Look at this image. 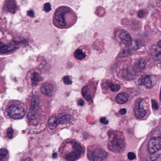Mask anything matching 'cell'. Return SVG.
<instances>
[{"label":"cell","mask_w":161,"mask_h":161,"mask_svg":"<svg viewBox=\"0 0 161 161\" xmlns=\"http://www.w3.org/2000/svg\"><path fill=\"white\" fill-rule=\"evenodd\" d=\"M77 14L73 10L66 6L59 7L53 14V25L59 29H67L72 26L77 22Z\"/></svg>","instance_id":"6da1fadb"},{"label":"cell","mask_w":161,"mask_h":161,"mask_svg":"<svg viewBox=\"0 0 161 161\" xmlns=\"http://www.w3.org/2000/svg\"><path fill=\"white\" fill-rule=\"evenodd\" d=\"M4 112L9 118L12 119H22L26 113L25 105L19 100H10L5 105Z\"/></svg>","instance_id":"7a4b0ae2"},{"label":"cell","mask_w":161,"mask_h":161,"mask_svg":"<svg viewBox=\"0 0 161 161\" xmlns=\"http://www.w3.org/2000/svg\"><path fill=\"white\" fill-rule=\"evenodd\" d=\"M42 103L41 98L38 96L34 95L31 98L29 112L27 114V119L30 122H35L42 113Z\"/></svg>","instance_id":"3957f363"},{"label":"cell","mask_w":161,"mask_h":161,"mask_svg":"<svg viewBox=\"0 0 161 161\" xmlns=\"http://www.w3.org/2000/svg\"><path fill=\"white\" fill-rule=\"evenodd\" d=\"M72 119V116L69 114H61L59 116H52L49 119V127L51 130L55 129L60 124L69 123Z\"/></svg>","instance_id":"277c9868"},{"label":"cell","mask_w":161,"mask_h":161,"mask_svg":"<svg viewBox=\"0 0 161 161\" xmlns=\"http://www.w3.org/2000/svg\"><path fill=\"white\" fill-rule=\"evenodd\" d=\"M20 42L16 40L6 42L0 39V54H10L20 47Z\"/></svg>","instance_id":"5b68a950"},{"label":"cell","mask_w":161,"mask_h":161,"mask_svg":"<svg viewBox=\"0 0 161 161\" xmlns=\"http://www.w3.org/2000/svg\"><path fill=\"white\" fill-rule=\"evenodd\" d=\"M109 148L111 151L120 152L124 149L125 147V142L124 139L119 135L111 136Z\"/></svg>","instance_id":"8992f818"},{"label":"cell","mask_w":161,"mask_h":161,"mask_svg":"<svg viewBox=\"0 0 161 161\" xmlns=\"http://www.w3.org/2000/svg\"><path fill=\"white\" fill-rule=\"evenodd\" d=\"M18 9V7L16 0H5L2 8L4 13L10 14H15Z\"/></svg>","instance_id":"52a82bcc"},{"label":"cell","mask_w":161,"mask_h":161,"mask_svg":"<svg viewBox=\"0 0 161 161\" xmlns=\"http://www.w3.org/2000/svg\"><path fill=\"white\" fill-rule=\"evenodd\" d=\"M161 139L160 137H155L152 138L148 145L149 152L152 154L161 149Z\"/></svg>","instance_id":"ba28073f"},{"label":"cell","mask_w":161,"mask_h":161,"mask_svg":"<svg viewBox=\"0 0 161 161\" xmlns=\"http://www.w3.org/2000/svg\"><path fill=\"white\" fill-rule=\"evenodd\" d=\"M82 148L78 144L75 143L74 145V150L66 155L67 161H75L81 156L82 154Z\"/></svg>","instance_id":"9c48e42d"},{"label":"cell","mask_w":161,"mask_h":161,"mask_svg":"<svg viewBox=\"0 0 161 161\" xmlns=\"http://www.w3.org/2000/svg\"><path fill=\"white\" fill-rule=\"evenodd\" d=\"M88 155L90 158L94 161H102L106 157V152L101 149H97L93 152L88 153Z\"/></svg>","instance_id":"30bf717a"},{"label":"cell","mask_w":161,"mask_h":161,"mask_svg":"<svg viewBox=\"0 0 161 161\" xmlns=\"http://www.w3.org/2000/svg\"><path fill=\"white\" fill-rule=\"evenodd\" d=\"M118 36L120 42L126 46H129L132 43V38L130 34L124 30L118 31Z\"/></svg>","instance_id":"8fae6325"},{"label":"cell","mask_w":161,"mask_h":161,"mask_svg":"<svg viewBox=\"0 0 161 161\" xmlns=\"http://www.w3.org/2000/svg\"><path fill=\"white\" fill-rule=\"evenodd\" d=\"M142 100L141 98H139L136 100L135 103V107H134V113L135 116L138 118H142L145 117L146 114V111L144 108H141L140 105Z\"/></svg>","instance_id":"7c38bea8"},{"label":"cell","mask_w":161,"mask_h":161,"mask_svg":"<svg viewBox=\"0 0 161 161\" xmlns=\"http://www.w3.org/2000/svg\"><path fill=\"white\" fill-rule=\"evenodd\" d=\"M53 87L52 84L50 82H45L42 85L40 88L41 92L43 95L46 96H51L53 93Z\"/></svg>","instance_id":"4fadbf2b"},{"label":"cell","mask_w":161,"mask_h":161,"mask_svg":"<svg viewBox=\"0 0 161 161\" xmlns=\"http://www.w3.org/2000/svg\"><path fill=\"white\" fill-rule=\"evenodd\" d=\"M139 82L140 84L144 85L148 88H151L154 85L151 78L149 76H146L141 78L139 81Z\"/></svg>","instance_id":"5bb4252c"},{"label":"cell","mask_w":161,"mask_h":161,"mask_svg":"<svg viewBox=\"0 0 161 161\" xmlns=\"http://www.w3.org/2000/svg\"><path fill=\"white\" fill-rule=\"evenodd\" d=\"M161 48L158 45H154L151 49V54L153 59L156 60H160L161 58Z\"/></svg>","instance_id":"9a60e30c"},{"label":"cell","mask_w":161,"mask_h":161,"mask_svg":"<svg viewBox=\"0 0 161 161\" xmlns=\"http://www.w3.org/2000/svg\"><path fill=\"white\" fill-rule=\"evenodd\" d=\"M42 77L39 73L34 72L30 75V81L33 86H35L38 85L39 82L41 81Z\"/></svg>","instance_id":"2e32d148"},{"label":"cell","mask_w":161,"mask_h":161,"mask_svg":"<svg viewBox=\"0 0 161 161\" xmlns=\"http://www.w3.org/2000/svg\"><path fill=\"white\" fill-rule=\"evenodd\" d=\"M128 98H129V96L128 94L124 92H122L118 94V95H117L116 101L118 104H123L127 102Z\"/></svg>","instance_id":"e0dca14e"},{"label":"cell","mask_w":161,"mask_h":161,"mask_svg":"<svg viewBox=\"0 0 161 161\" xmlns=\"http://www.w3.org/2000/svg\"><path fill=\"white\" fill-rule=\"evenodd\" d=\"M81 91H82V95H83L84 98L87 101H90L92 98H91V97L89 93H88V91H88V87L87 86H84L82 88Z\"/></svg>","instance_id":"ac0fdd59"},{"label":"cell","mask_w":161,"mask_h":161,"mask_svg":"<svg viewBox=\"0 0 161 161\" xmlns=\"http://www.w3.org/2000/svg\"><path fill=\"white\" fill-rule=\"evenodd\" d=\"M74 57L78 60L84 59L86 57L85 53L81 49H78L75 52Z\"/></svg>","instance_id":"d6986e66"},{"label":"cell","mask_w":161,"mask_h":161,"mask_svg":"<svg viewBox=\"0 0 161 161\" xmlns=\"http://www.w3.org/2000/svg\"><path fill=\"white\" fill-rule=\"evenodd\" d=\"M151 159L153 161H161V149L152 153Z\"/></svg>","instance_id":"ffe728a7"},{"label":"cell","mask_w":161,"mask_h":161,"mask_svg":"<svg viewBox=\"0 0 161 161\" xmlns=\"http://www.w3.org/2000/svg\"><path fill=\"white\" fill-rule=\"evenodd\" d=\"M145 68V62L142 59L139 60L135 65V69L138 71H141Z\"/></svg>","instance_id":"44dd1931"},{"label":"cell","mask_w":161,"mask_h":161,"mask_svg":"<svg viewBox=\"0 0 161 161\" xmlns=\"http://www.w3.org/2000/svg\"><path fill=\"white\" fill-rule=\"evenodd\" d=\"M8 153V151L6 149L3 148L0 149V161L3 160L4 158L6 156Z\"/></svg>","instance_id":"7402d4cb"},{"label":"cell","mask_w":161,"mask_h":161,"mask_svg":"<svg viewBox=\"0 0 161 161\" xmlns=\"http://www.w3.org/2000/svg\"><path fill=\"white\" fill-rule=\"evenodd\" d=\"M120 85H118V84H112L110 85L111 90H112L113 91H114V92L119 91V90H120Z\"/></svg>","instance_id":"603a6c76"},{"label":"cell","mask_w":161,"mask_h":161,"mask_svg":"<svg viewBox=\"0 0 161 161\" xmlns=\"http://www.w3.org/2000/svg\"><path fill=\"white\" fill-rule=\"evenodd\" d=\"M62 80H63L64 83L66 85H69V84H72V81H71V80L69 76H64Z\"/></svg>","instance_id":"cb8c5ba5"},{"label":"cell","mask_w":161,"mask_h":161,"mask_svg":"<svg viewBox=\"0 0 161 161\" xmlns=\"http://www.w3.org/2000/svg\"><path fill=\"white\" fill-rule=\"evenodd\" d=\"M51 10V4L49 3H45L43 5V10L46 12V13H48Z\"/></svg>","instance_id":"d4e9b609"},{"label":"cell","mask_w":161,"mask_h":161,"mask_svg":"<svg viewBox=\"0 0 161 161\" xmlns=\"http://www.w3.org/2000/svg\"><path fill=\"white\" fill-rule=\"evenodd\" d=\"M13 130L11 127H10L8 128L7 132V135L8 138L9 139H11L13 138Z\"/></svg>","instance_id":"484cf974"},{"label":"cell","mask_w":161,"mask_h":161,"mask_svg":"<svg viewBox=\"0 0 161 161\" xmlns=\"http://www.w3.org/2000/svg\"><path fill=\"white\" fill-rule=\"evenodd\" d=\"M152 105L153 108L154 109L157 110L158 109V104L155 100H152Z\"/></svg>","instance_id":"4316f807"},{"label":"cell","mask_w":161,"mask_h":161,"mask_svg":"<svg viewBox=\"0 0 161 161\" xmlns=\"http://www.w3.org/2000/svg\"><path fill=\"white\" fill-rule=\"evenodd\" d=\"M128 158L130 160H134L136 158V155L134 154V153L129 152L128 154Z\"/></svg>","instance_id":"83f0119b"},{"label":"cell","mask_w":161,"mask_h":161,"mask_svg":"<svg viewBox=\"0 0 161 161\" xmlns=\"http://www.w3.org/2000/svg\"><path fill=\"white\" fill-rule=\"evenodd\" d=\"M100 122L103 124H105V125L108 124V123H109L108 120L106 118H105V117H101L100 119Z\"/></svg>","instance_id":"f1b7e54d"},{"label":"cell","mask_w":161,"mask_h":161,"mask_svg":"<svg viewBox=\"0 0 161 161\" xmlns=\"http://www.w3.org/2000/svg\"><path fill=\"white\" fill-rule=\"evenodd\" d=\"M27 14L28 16L30 17H34V13L33 10H29L27 11Z\"/></svg>","instance_id":"f546056e"},{"label":"cell","mask_w":161,"mask_h":161,"mask_svg":"<svg viewBox=\"0 0 161 161\" xmlns=\"http://www.w3.org/2000/svg\"><path fill=\"white\" fill-rule=\"evenodd\" d=\"M78 104L80 106H83L85 104V102L82 99H79L78 101Z\"/></svg>","instance_id":"4dcf8cb0"},{"label":"cell","mask_w":161,"mask_h":161,"mask_svg":"<svg viewBox=\"0 0 161 161\" xmlns=\"http://www.w3.org/2000/svg\"><path fill=\"white\" fill-rule=\"evenodd\" d=\"M119 113L122 114V115H124V114H126L127 113V110L125 108H122L121 109H120V111H119Z\"/></svg>","instance_id":"1f68e13d"},{"label":"cell","mask_w":161,"mask_h":161,"mask_svg":"<svg viewBox=\"0 0 161 161\" xmlns=\"http://www.w3.org/2000/svg\"><path fill=\"white\" fill-rule=\"evenodd\" d=\"M24 161H33L32 159L30 158H27Z\"/></svg>","instance_id":"d6a6232c"},{"label":"cell","mask_w":161,"mask_h":161,"mask_svg":"<svg viewBox=\"0 0 161 161\" xmlns=\"http://www.w3.org/2000/svg\"><path fill=\"white\" fill-rule=\"evenodd\" d=\"M52 157H53V158H56L57 157V153H54V154L52 155Z\"/></svg>","instance_id":"836d02e7"},{"label":"cell","mask_w":161,"mask_h":161,"mask_svg":"<svg viewBox=\"0 0 161 161\" xmlns=\"http://www.w3.org/2000/svg\"><path fill=\"white\" fill-rule=\"evenodd\" d=\"M158 46L159 48H161V41H159L158 43Z\"/></svg>","instance_id":"e575fe53"}]
</instances>
